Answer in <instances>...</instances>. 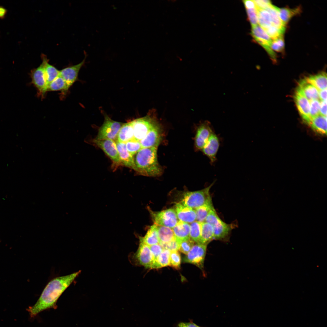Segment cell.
I'll return each mask as SVG.
<instances>
[{
  "label": "cell",
  "instance_id": "cell-18",
  "mask_svg": "<svg viewBox=\"0 0 327 327\" xmlns=\"http://www.w3.org/2000/svg\"><path fill=\"white\" fill-rule=\"evenodd\" d=\"M115 141L121 165L134 170L135 166L133 156L127 151L125 143L120 142L117 140Z\"/></svg>",
  "mask_w": 327,
  "mask_h": 327
},
{
  "label": "cell",
  "instance_id": "cell-43",
  "mask_svg": "<svg viewBox=\"0 0 327 327\" xmlns=\"http://www.w3.org/2000/svg\"><path fill=\"white\" fill-rule=\"evenodd\" d=\"M159 244L164 249H168L171 252L178 251L179 249L180 243L175 238L168 243Z\"/></svg>",
  "mask_w": 327,
  "mask_h": 327
},
{
  "label": "cell",
  "instance_id": "cell-13",
  "mask_svg": "<svg viewBox=\"0 0 327 327\" xmlns=\"http://www.w3.org/2000/svg\"><path fill=\"white\" fill-rule=\"evenodd\" d=\"M213 131L211 123L208 121L201 122L199 124L195 138V145L197 150L202 149Z\"/></svg>",
  "mask_w": 327,
  "mask_h": 327
},
{
  "label": "cell",
  "instance_id": "cell-27",
  "mask_svg": "<svg viewBox=\"0 0 327 327\" xmlns=\"http://www.w3.org/2000/svg\"><path fill=\"white\" fill-rule=\"evenodd\" d=\"M317 133L324 135L327 133V117L320 114L312 119L309 124Z\"/></svg>",
  "mask_w": 327,
  "mask_h": 327
},
{
  "label": "cell",
  "instance_id": "cell-5",
  "mask_svg": "<svg viewBox=\"0 0 327 327\" xmlns=\"http://www.w3.org/2000/svg\"><path fill=\"white\" fill-rule=\"evenodd\" d=\"M104 122L99 128L94 139L97 140L109 139L116 141L118 133L123 123L111 119L107 114L104 113Z\"/></svg>",
  "mask_w": 327,
  "mask_h": 327
},
{
  "label": "cell",
  "instance_id": "cell-42",
  "mask_svg": "<svg viewBox=\"0 0 327 327\" xmlns=\"http://www.w3.org/2000/svg\"><path fill=\"white\" fill-rule=\"evenodd\" d=\"M248 18L252 27L258 25V21L256 8L246 9Z\"/></svg>",
  "mask_w": 327,
  "mask_h": 327
},
{
  "label": "cell",
  "instance_id": "cell-19",
  "mask_svg": "<svg viewBox=\"0 0 327 327\" xmlns=\"http://www.w3.org/2000/svg\"><path fill=\"white\" fill-rule=\"evenodd\" d=\"M213 239L223 240L229 235L232 229V225L224 222L220 218L212 225Z\"/></svg>",
  "mask_w": 327,
  "mask_h": 327
},
{
  "label": "cell",
  "instance_id": "cell-49",
  "mask_svg": "<svg viewBox=\"0 0 327 327\" xmlns=\"http://www.w3.org/2000/svg\"><path fill=\"white\" fill-rule=\"evenodd\" d=\"M319 97L321 101H327V88L319 91Z\"/></svg>",
  "mask_w": 327,
  "mask_h": 327
},
{
  "label": "cell",
  "instance_id": "cell-4",
  "mask_svg": "<svg viewBox=\"0 0 327 327\" xmlns=\"http://www.w3.org/2000/svg\"><path fill=\"white\" fill-rule=\"evenodd\" d=\"M155 110H150L147 115L142 117L131 121L134 138L140 141L146 135L150 130L158 121Z\"/></svg>",
  "mask_w": 327,
  "mask_h": 327
},
{
  "label": "cell",
  "instance_id": "cell-10",
  "mask_svg": "<svg viewBox=\"0 0 327 327\" xmlns=\"http://www.w3.org/2000/svg\"><path fill=\"white\" fill-rule=\"evenodd\" d=\"M163 137L162 127L158 121L145 137L140 141L142 148L158 147L162 140Z\"/></svg>",
  "mask_w": 327,
  "mask_h": 327
},
{
  "label": "cell",
  "instance_id": "cell-38",
  "mask_svg": "<svg viewBox=\"0 0 327 327\" xmlns=\"http://www.w3.org/2000/svg\"><path fill=\"white\" fill-rule=\"evenodd\" d=\"M181 262V256L178 251L171 252L169 266L176 269H179L180 268Z\"/></svg>",
  "mask_w": 327,
  "mask_h": 327
},
{
  "label": "cell",
  "instance_id": "cell-6",
  "mask_svg": "<svg viewBox=\"0 0 327 327\" xmlns=\"http://www.w3.org/2000/svg\"><path fill=\"white\" fill-rule=\"evenodd\" d=\"M154 224L173 228L178 222L175 209H169L161 211L154 212L148 208Z\"/></svg>",
  "mask_w": 327,
  "mask_h": 327
},
{
  "label": "cell",
  "instance_id": "cell-14",
  "mask_svg": "<svg viewBox=\"0 0 327 327\" xmlns=\"http://www.w3.org/2000/svg\"><path fill=\"white\" fill-rule=\"evenodd\" d=\"M86 55L83 60L79 63L70 65L60 70L59 75L62 77L70 88L78 80L79 72L85 63Z\"/></svg>",
  "mask_w": 327,
  "mask_h": 327
},
{
  "label": "cell",
  "instance_id": "cell-1",
  "mask_svg": "<svg viewBox=\"0 0 327 327\" xmlns=\"http://www.w3.org/2000/svg\"><path fill=\"white\" fill-rule=\"evenodd\" d=\"M80 271L67 275L54 278L45 288L36 303L26 309L31 318L45 310L55 307L61 295L80 273Z\"/></svg>",
  "mask_w": 327,
  "mask_h": 327
},
{
  "label": "cell",
  "instance_id": "cell-26",
  "mask_svg": "<svg viewBox=\"0 0 327 327\" xmlns=\"http://www.w3.org/2000/svg\"><path fill=\"white\" fill-rule=\"evenodd\" d=\"M139 241L150 246L159 243L157 225L151 226L144 237H139Z\"/></svg>",
  "mask_w": 327,
  "mask_h": 327
},
{
  "label": "cell",
  "instance_id": "cell-50",
  "mask_svg": "<svg viewBox=\"0 0 327 327\" xmlns=\"http://www.w3.org/2000/svg\"><path fill=\"white\" fill-rule=\"evenodd\" d=\"M6 10L4 8L0 7V18H2L5 16Z\"/></svg>",
  "mask_w": 327,
  "mask_h": 327
},
{
  "label": "cell",
  "instance_id": "cell-33",
  "mask_svg": "<svg viewBox=\"0 0 327 327\" xmlns=\"http://www.w3.org/2000/svg\"><path fill=\"white\" fill-rule=\"evenodd\" d=\"M265 9L270 15L272 25L280 29H285V25L283 24L279 18L278 7L272 5Z\"/></svg>",
  "mask_w": 327,
  "mask_h": 327
},
{
  "label": "cell",
  "instance_id": "cell-21",
  "mask_svg": "<svg viewBox=\"0 0 327 327\" xmlns=\"http://www.w3.org/2000/svg\"><path fill=\"white\" fill-rule=\"evenodd\" d=\"M172 230L175 239L180 243L190 239V224L188 223L179 220Z\"/></svg>",
  "mask_w": 327,
  "mask_h": 327
},
{
  "label": "cell",
  "instance_id": "cell-7",
  "mask_svg": "<svg viewBox=\"0 0 327 327\" xmlns=\"http://www.w3.org/2000/svg\"><path fill=\"white\" fill-rule=\"evenodd\" d=\"M92 142L101 149L111 159L114 169L122 165L115 141L109 139L97 140L94 139Z\"/></svg>",
  "mask_w": 327,
  "mask_h": 327
},
{
  "label": "cell",
  "instance_id": "cell-22",
  "mask_svg": "<svg viewBox=\"0 0 327 327\" xmlns=\"http://www.w3.org/2000/svg\"><path fill=\"white\" fill-rule=\"evenodd\" d=\"M41 57L48 85L59 75L60 70L49 64V59L46 55L42 54Z\"/></svg>",
  "mask_w": 327,
  "mask_h": 327
},
{
  "label": "cell",
  "instance_id": "cell-28",
  "mask_svg": "<svg viewBox=\"0 0 327 327\" xmlns=\"http://www.w3.org/2000/svg\"><path fill=\"white\" fill-rule=\"evenodd\" d=\"M157 226L159 244L168 243L175 238L172 228L157 225Z\"/></svg>",
  "mask_w": 327,
  "mask_h": 327
},
{
  "label": "cell",
  "instance_id": "cell-34",
  "mask_svg": "<svg viewBox=\"0 0 327 327\" xmlns=\"http://www.w3.org/2000/svg\"><path fill=\"white\" fill-rule=\"evenodd\" d=\"M214 209L213 204L205 205L195 209L196 221L200 223L204 222L210 211Z\"/></svg>",
  "mask_w": 327,
  "mask_h": 327
},
{
  "label": "cell",
  "instance_id": "cell-29",
  "mask_svg": "<svg viewBox=\"0 0 327 327\" xmlns=\"http://www.w3.org/2000/svg\"><path fill=\"white\" fill-rule=\"evenodd\" d=\"M213 239V231L212 226L206 222L201 223V233L198 243L207 245Z\"/></svg>",
  "mask_w": 327,
  "mask_h": 327
},
{
  "label": "cell",
  "instance_id": "cell-45",
  "mask_svg": "<svg viewBox=\"0 0 327 327\" xmlns=\"http://www.w3.org/2000/svg\"><path fill=\"white\" fill-rule=\"evenodd\" d=\"M253 1L255 4L256 9H265L272 5L270 1L268 0H256Z\"/></svg>",
  "mask_w": 327,
  "mask_h": 327
},
{
  "label": "cell",
  "instance_id": "cell-3",
  "mask_svg": "<svg viewBox=\"0 0 327 327\" xmlns=\"http://www.w3.org/2000/svg\"><path fill=\"white\" fill-rule=\"evenodd\" d=\"M214 182L202 190L185 192L179 203L194 209L205 205L213 204L210 190Z\"/></svg>",
  "mask_w": 327,
  "mask_h": 327
},
{
  "label": "cell",
  "instance_id": "cell-15",
  "mask_svg": "<svg viewBox=\"0 0 327 327\" xmlns=\"http://www.w3.org/2000/svg\"><path fill=\"white\" fill-rule=\"evenodd\" d=\"M220 145L219 138L213 131L201 150L203 154L209 159L212 164L214 163L216 160V156Z\"/></svg>",
  "mask_w": 327,
  "mask_h": 327
},
{
  "label": "cell",
  "instance_id": "cell-31",
  "mask_svg": "<svg viewBox=\"0 0 327 327\" xmlns=\"http://www.w3.org/2000/svg\"><path fill=\"white\" fill-rule=\"evenodd\" d=\"M258 23L264 30L272 25L270 15L266 9L256 8Z\"/></svg>",
  "mask_w": 327,
  "mask_h": 327
},
{
  "label": "cell",
  "instance_id": "cell-24",
  "mask_svg": "<svg viewBox=\"0 0 327 327\" xmlns=\"http://www.w3.org/2000/svg\"><path fill=\"white\" fill-rule=\"evenodd\" d=\"M305 79L307 82L314 86L319 91L327 88V75L324 72L310 76Z\"/></svg>",
  "mask_w": 327,
  "mask_h": 327
},
{
  "label": "cell",
  "instance_id": "cell-48",
  "mask_svg": "<svg viewBox=\"0 0 327 327\" xmlns=\"http://www.w3.org/2000/svg\"><path fill=\"white\" fill-rule=\"evenodd\" d=\"M243 2L246 9L256 8L253 0H244Z\"/></svg>",
  "mask_w": 327,
  "mask_h": 327
},
{
  "label": "cell",
  "instance_id": "cell-51",
  "mask_svg": "<svg viewBox=\"0 0 327 327\" xmlns=\"http://www.w3.org/2000/svg\"><path fill=\"white\" fill-rule=\"evenodd\" d=\"M198 327H200V326H198Z\"/></svg>",
  "mask_w": 327,
  "mask_h": 327
},
{
  "label": "cell",
  "instance_id": "cell-35",
  "mask_svg": "<svg viewBox=\"0 0 327 327\" xmlns=\"http://www.w3.org/2000/svg\"><path fill=\"white\" fill-rule=\"evenodd\" d=\"M201 233V223L194 221L190 224V238L196 243H199Z\"/></svg>",
  "mask_w": 327,
  "mask_h": 327
},
{
  "label": "cell",
  "instance_id": "cell-11",
  "mask_svg": "<svg viewBox=\"0 0 327 327\" xmlns=\"http://www.w3.org/2000/svg\"><path fill=\"white\" fill-rule=\"evenodd\" d=\"M139 242L138 248L133 255L134 259L137 264L147 268L151 269L154 260L150 246Z\"/></svg>",
  "mask_w": 327,
  "mask_h": 327
},
{
  "label": "cell",
  "instance_id": "cell-32",
  "mask_svg": "<svg viewBox=\"0 0 327 327\" xmlns=\"http://www.w3.org/2000/svg\"><path fill=\"white\" fill-rule=\"evenodd\" d=\"M300 10L299 8L294 9L286 8H278L279 17L283 24L286 25L292 17L300 12Z\"/></svg>",
  "mask_w": 327,
  "mask_h": 327
},
{
  "label": "cell",
  "instance_id": "cell-20",
  "mask_svg": "<svg viewBox=\"0 0 327 327\" xmlns=\"http://www.w3.org/2000/svg\"><path fill=\"white\" fill-rule=\"evenodd\" d=\"M297 90L300 92L309 101L319 100V91L315 87L303 79L299 82Z\"/></svg>",
  "mask_w": 327,
  "mask_h": 327
},
{
  "label": "cell",
  "instance_id": "cell-17",
  "mask_svg": "<svg viewBox=\"0 0 327 327\" xmlns=\"http://www.w3.org/2000/svg\"><path fill=\"white\" fill-rule=\"evenodd\" d=\"M175 210L180 221L191 223L196 220V212L194 209L185 206L179 202L176 203Z\"/></svg>",
  "mask_w": 327,
  "mask_h": 327
},
{
  "label": "cell",
  "instance_id": "cell-40",
  "mask_svg": "<svg viewBox=\"0 0 327 327\" xmlns=\"http://www.w3.org/2000/svg\"><path fill=\"white\" fill-rule=\"evenodd\" d=\"M272 49L278 52H281L284 48V42L283 36L272 40L271 45Z\"/></svg>",
  "mask_w": 327,
  "mask_h": 327
},
{
  "label": "cell",
  "instance_id": "cell-16",
  "mask_svg": "<svg viewBox=\"0 0 327 327\" xmlns=\"http://www.w3.org/2000/svg\"><path fill=\"white\" fill-rule=\"evenodd\" d=\"M294 99L299 112L303 120L309 124L311 121L310 116V101L300 92L296 90Z\"/></svg>",
  "mask_w": 327,
  "mask_h": 327
},
{
  "label": "cell",
  "instance_id": "cell-46",
  "mask_svg": "<svg viewBox=\"0 0 327 327\" xmlns=\"http://www.w3.org/2000/svg\"><path fill=\"white\" fill-rule=\"evenodd\" d=\"M319 114L327 116V101H320Z\"/></svg>",
  "mask_w": 327,
  "mask_h": 327
},
{
  "label": "cell",
  "instance_id": "cell-44",
  "mask_svg": "<svg viewBox=\"0 0 327 327\" xmlns=\"http://www.w3.org/2000/svg\"><path fill=\"white\" fill-rule=\"evenodd\" d=\"M150 247L153 255L154 261L157 259L164 249L159 243L150 246Z\"/></svg>",
  "mask_w": 327,
  "mask_h": 327
},
{
  "label": "cell",
  "instance_id": "cell-36",
  "mask_svg": "<svg viewBox=\"0 0 327 327\" xmlns=\"http://www.w3.org/2000/svg\"><path fill=\"white\" fill-rule=\"evenodd\" d=\"M125 144L127 151L133 156L142 148L140 141L134 138L127 142Z\"/></svg>",
  "mask_w": 327,
  "mask_h": 327
},
{
  "label": "cell",
  "instance_id": "cell-41",
  "mask_svg": "<svg viewBox=\"0 0 327 327\" xmlns=\"http://www.w3.org/2000/svg\"><path fill=\"white\" fill-rule=\"evenodd\" d=\"M194 244V242L190 238L182 241L180 243L179 250L187 255Z\"/></svg>",
  "mask_w": 327,
  "mask_h": 327
},
{
  "label": "cell",
  "instance_id": "cell-23",
  "mask_svg": "<svg viewBox=\"0 0 327 327\" xmlns=\"http://www.w3.org/2000/svg\"><path fill=\"white\" fill-rule=\"evenodd\" d=\"M134 131L131 121L124 124L117 134L116 140L126 143L134 139Z\"/></svg>",
  "mask_w": 327,
  "mask_h": 327
},
{
  "label": "cell",
  "instance_id": "cell-39",
  "mask_svg": "<svg viewBox=\"0 0 327 327\" xmlns=\"http://www.w3.org/2000/svg\"><path fill=\"white\" fill-rule=\"evenodd\" d=\"M310 101V116L311 120L319 114L320 101L319 100H313Z\"/></svg>",
  "mask_w": 327,
  "mask_h": 327
},
{
  "label": "cell",
  "instance_id": "cell-30",
  "mask_svg": "<svg viewBox=\"0 0 327 327\" xmlns=\"http://www.w3.org/2000/svg\"><path fill=\"white\" fill-rule=\"evenodd\" d=\"M171 251L168 249H164L152 265L151 269H158L170 265Z\"/></svg>",
  "mask_w": 327,
  "mask_h": 327
},
{
  "label": "cell",
  "instance_id": "cell-12",
  "mask_svg": "<svg viewBox=\"0 0 327 327\" xmlns=\"http://www.w3.org/2000/svg\"><path fill=\"white\" fill-rule=\"evenodd\" d=\"M31 82L37 90L39 96L43 98L46 92L47 80L43 64L31 71Z\"/></svg>",
  "mask_w": 327,
  "mask_h": 327
},
{
  "label": "cell",
  "instance_id": "cell-25",
  "mask_svg": "<svg viewBox=\"0 0 327 327\" xmlns=\"http://www.w3.org/2000/svg\"><path fill=\"white\" fill-rule=\"evenodd\" d=\"M70 88L67 83L60 75L56 78L47 85L46 92L60 91L62 95H65Z\"/></svg>",
  "mask_w": 327,
  "mask_h": 327
},
{
  "label": "cell",
  "instance_id": "cell-2",
  "mask_svg": "<svg viewBox=\"0 0 327 327\" xmlns=\"http://www.w3.org/2000/svg\"><path fill=\"white\" fill-rule=\"evenodd\" d=\"M158 147L142 148L133 156L135 170L138 174L149 177L161 175L163 172L157 157Z\"/></svg>",
  "mask_w": 327,
  "mask_h": 327
},
{
  "label": "cell",
  "instance_id": "cell-9",
  "mask_svg": "<svg viewBox=\"0 0 327 327\" xmlns=\"http://www.w3.org/2000/svg\"><path fill=\"white\" fill-rule=\"evenodd\" d=\"M251 34L255 41L264 48L272 59L275 58L276 54L271 48L272 40L265 30L258 25L252 27Z\"/></svg>",
  "mask_w": 327,
  "mask_h": 327
},
{
  "label": "cell",
  "instance_id": "cell-37",
  "mask_svg": "<svg viewBox=\"0 0 327 327\" xmlns=\"http://www.w3.org/2000/svg\"><path fill=\"white\" fill-rule=\"evenodd\" d=\"M272 40L283 36L285 29L278 28L273 25L264 30Z\"/></svg>",
  "mask_w": 327,
  "mask_h": 327
},
{
  "label": "cell",
  "instance_id": "cell-47",
  "mask_svg": "<svg viewBox=\"0 0 327 327\" xmlns=\"http://www.w3.org/2000/svg\"><path fill=\"white\" fill-rule=\"evenodd\" d=\"M177 327H198V325L191 320L189 322H180L178 323Z\"/></svg>",
  "mask_w": 327,
  "mask_h": 327
},
{
  "label": "cell",
  "instance_id": "cell-8",
  "mask_svg": "<svg viewBox=\"0 0 327 327\" xmlns=\"http://www.w3.org/2000/svg\"><path fill=\"white\" fill-rule=\"evenodd\" d=\"M206 244L196 243L183 259V262L193 264L201 269L203 268L206 249Z\"/></svg>",
  "mask_w": 327,
  "mask_h": 327
}]
</instances>
